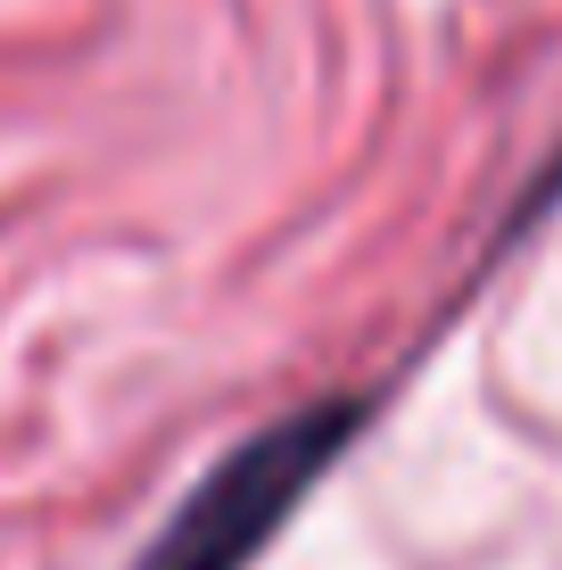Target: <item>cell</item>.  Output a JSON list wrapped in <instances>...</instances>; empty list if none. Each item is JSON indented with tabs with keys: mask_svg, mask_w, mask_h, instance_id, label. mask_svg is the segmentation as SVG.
<instances>
[{
	"mask_svg": "<svg viewBox=\"0 0 562 570\" xmlns=\"http://www.w3.org/2000/svg\"><path fill=\"white\" fill-rule=\"evenodd\" d=\"M347 422H356V405H306V414L240 439L183 504H174V521L158 529V546H149L132 570H240L289 521V504L323 480V463L339 455Z\"/></svg>",
	"mask_w": 562,
	"mask_h": 570,
	"instance_id": "obj_1",
	"label": "cell"
}]
</instances>
